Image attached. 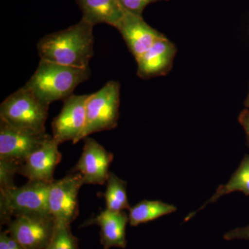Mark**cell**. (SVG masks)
Instances as JSON below:
<instances>
[{
  "mask_svg": "<svg viewBox=\"0 0 249 249\" xmlns=\"http://www.w3.org/2000/svg\"><path fill=\"white\" fill-rule=\"evenodd\" d=\"M93 27L81 19L65 30L45 36L37 45L40 60L77 68H88L93 55Z\"/></svg>",
  "mask_w": 249,
  "mask_h": 249,
  "instance_id": "cell-1",
  "label": "cell"
},
{
  "mask_svg": "<svg viewBox=\"0 0 249 249\" xmlns=\"http://www.w3.org/2000/svg\"><path fill=\"white\" fill-rule=\"evenodd\" d=\"M91 73L89 67L77 68L40 60L25 85L39 99L50 106L73 95L77 86L89 79Z\"/></svg>",
  "mask_w": 249,
  "mask_h": 249,
  "instance_id": "cell-2",
  "label": "cell"
},
{
  "mask_svg": "<svg viewBox=\"0 0 249 249\" xmlns=\"http://www.w3.org/2000/svg\"><path fill=\"white\" fill-rule=\"evenodd\" d=\"M49 107L24 85L1 103L0 119L18 128L46 133Z\"/></svg>",
  "mask_w": 249,
  "mask_h": 249,
  "instance_id": "cell-3",
  "label": "cell"
},
{
  "mask_svg": "<svg viewBox=\"0 0 249 249\" xmlns=\"http://www.w3.org/2000/svg\"><path fill=\"white\" fill-rule=\"evenodd\" d=\"M50 183L29 181L21 187L0 191V221L6 224L22 215H51L48 206Z\"/></svg>",
  "mask_w": 249,
  "mask_h": 249,
  "instance_id": "cell-4",
  "label": "cell"
},
{
  "mask_svg": "<svg viewBox=\"0 0 249 249\" xmlns=\"http://www.w3.org/2000/svg\"><path fill=\"white\" fill-rule=\"evenodd\" d=\"M120 83L107 82L86 102V121L79 142L91 134L116 128L119 119Z\"/></svg>",
  "mask_w": 249,
  "mask_h": 249,
  "instance_id": "cell-5",
  "label": "cell"
},
{
  "mask_svg": "<svg viewBox=\"0 0 249 249\" xmlns=\"http://www.w3.org/2000/svg\"><path fill=\"white\" fill-rule=\"evenodd\" d=\"M83 184V177L76 172L50 183L48 206L55 222L71 225L76 219L78 214V193Z\"/></svg>",
  "mask_w": 249,
  "mask_h": 249,
  "instance_id": "cell-6",
  "label": "cell"
},
{
  "mask_svg": "<svg viewBox=\"0 0 249 249\" xmlns=\"http://www.w3.org/2000/svg\"><path fill=\"white\" fill-rule=\"evenodd\" d=\"M7 232L26 249H45L48 246L55 222L52 215H22L7 224Z\"/></svg>",
  "mask_w": 249,
  "mask_h": 249,
  "instance_id": "cell-7",
  "label": "cell"
},
{
  "mask_svg": "<svg viewBox=\"0 0 249 249\" xmlns=\"http://www.w3.org/2000/svg\"><path fill=\"white\" fill-rule=\"evenodd\" d=\"M89 95H71L64 101L60 114L52 122L53 138L61 144L79 142L86 121V102Z\"/></svg>",
  "mask_w": 249,
  "mask_h": 249,
  "instance_id": "cell-8",
  "label": "cell"
},
{
  "mask_svg": "<svg viewBox=\"0 0 249 249\" xmlns=\"http://www.w3.org/2000/svg\"><path fill=\"white\" fill-rule=\"evenodd\" d=\"M49 137L47 133L18 128L0 119V159H10L23 163Z\"/></svg>",
  "mask_w": 249,
  "mask_h": 249,
  "instance_id": "cell-9",
  "label": "cell"
},
{
  "mask_svg": "<svg viewBox=\"0 0 249 249\" xmlns=\"http://www.w3.org/2000/svg\"><path fill=\"white\" fill-rule=\"evenodd\" d=\"M114 155L93 139L86 137L83 152L73 171L83 177L84 184L103 185L109 176Z\"/></svg>",
  "mask_w": 249,
  "mask_h": 249,
  "instance_id": "cell-10",
  "label": "cell"
},
{
  "mask_svg": "<svg viewBox=\"0 0 249 249\" xmlns=\"http://www.w3.org/2000/svg\"><path fill=\"white\" fill-rule=\"evenodd\" d=\"M59 145L50 136L42 146L24 160L18 174L27 178L29 181L53 182L54 171L62 159Z\"/></svg>",
  "mask_w": 249,
  "mask_h": 249,
  "instance_id": "cell-11",
  "label": "cell"
},
{
  "mask_svg": "<svg viewBox=\"0 0 249 249\" xmlns=\"http://www.w3.org/2000/svg\"><path fill=\"white\" fill-rule=\"evenodd\" d=\"M116 29L122 36L135 59L146 52L156 42L165 37L147 24L142 16L131 14L127 11Z\"/></svg>",
  "mask_w": 249,
  "mask_h": 249,
  "instance_id": "cell-12",
  "label": "cell"
},
{
  "mask_svg": "<svg viewBox=\"0 0 249 249\" xmlns=\"http://www.w3.org/2000/svg\"><path fill=\"white\" fill-rule=\"evenodd\" d=\"M177 52L176 45L166 37L157 41L136 59L137 76L147 80L168 74L173 68Z\"/></svg>",
  "mask_w": 249,
  "mask_h": 249,
  "instance_id": "cell-13",
  "label": "cell"
},
{
  "mask_svg": "<svg viewBox=\"0 0 249 249\" xmlns=\"http://www.w3.org/2000/svg\"><path fill=\"white\" fill-rule=\"evenodd\" d=\"M129 216L124 211H112L106 209L93 219L92 224L101 228V243L103 249L112 247L124 249L127 246L126 227Z\"/></svg>",
  "mask_w": 249,
  "mask_h": 249,
  "instance_id": "cell-14",
  "label": "cell"
},
{
  "mask_svg": "<svg viewBox=\"0 0 249 249\" xmlns=\"http://www.w3.org/2000/svg\"><path fill=\"white\" fill-rule=\"evenodd\" d=\"M83 14L82 19L95 26L107 24L116 28L125 16L120 0H76Z\"/></svg>",
  "mask_w": 249,
  "mask_h": 249,
  "instance_id": "cell-15",
  "label": "cell"
},
{
  "mask_svg": "<svg viewBox=\"0 0 249 249\" xmlns=\"http://www.w3.org/2000/svg\"><path fill=\"white\" fill-rule=\"evenodd\" d=\"M237 191L242 192L245 196H249V155H245L241 161L238 168L232 175L229 181L226 184L221 185L218 187L213 196L197 211L188 214L186 220L191 219L195 214L197 213L198 211L204 209L206 206L211 203L215 202L222 196Z\"/></svg>",
  "mask_w": 249,
  "mask_h": 249,
  "instance_id": "cell-16",
  "label": "cell"
},
{
  "mask_svg": "<svg viewBox=\"0 0 249 249\" xmlns=\"http://www.w3.org/2000/svg\"><path fill=\"white\" fill-rule=\"evenodd\" d=\"M176 211L177 208L173 204L160 201H142L129 210V223L132 227H137Z\"/></svg>",
  "mask_w": 249,
  "mask_h": 249,
  "instance_id": "cell-17",
  "label": "cell"
},
{
  "mask_svg": "<svg viewBox=\"0 0 249 249\" xmlns=\"http://www.w3.org/2000/svg\"><path fill=\"white\" fill-rule=\"evenodd\" d=\"M104 193L106 209L112 211L130 209L127 196V182L109 172Z\"/></svg>",
  "mask_w": 249,
  "mask_h": 249,
  "instance_id": "cell-18",
  "label": "cell"
},
{
  "mask_svg": "<svg viewBox=\"0 0 249 249\" xmlns=\"http://www.w3.org/2000/svg\"><path fill=\"white\" fill-rule=\"evenodd\" d=\"M45 249H80L70 224L55 222L53 235Z\"/></svg>",
  "mask_w": 249,
  "mask_h": 249,
  "instance_id": "cell-19",
  "label": "cell"
},
{
  "mask_svg": "<svg viewBox=\"0 0 249 249\" xmlns=\"http://www.w3.org/2000/svg\"><path fill=\"white\" fill-rule=\"evenodd\" d=\"M22 163L10 159H0V191L15 188L14 180Z\"/></svg>",
  "mask_w": 249,
  "mask_h": 249,
  "instance_id": "cell-20",
  "label": "cell"
},
{
  "mask_svg": "<svg viewBox=\"0 0 249 249\" xmlns=\"http://www.w3.org/2000/svg\"><path fill=\"white\" fill-rule=\"evenodd\" d=\"M168 1L169 0H120L126 11L139 16H142L144 9L149 4L159 1Z\"/></svg>",
  "mask_w": 249,
  "mask_h": 249,
  "instance_id": "cell-21",
  "label": "cell"
},
{
  "mask_svg": "<svg viewBox=\"0 0 249 249\" xmlns=\"http://www.w3.org/2000/svg\"><path fill=\"white\" fill-rule=\"evenodd\" d=\"M0 249H26L9 235L7 231L0 233Z\"/></svg>",
  "mask_w": 249,
  "mask_h": 249,
  "instance_id": "cell-22",
  "label": "cell"
},
{
  "mask_svg": "<svg viewBox=\"0 0 249 249\" xmlns=\"http://www.w3.org/2000/svg\"><path fill=\"white\" fill-rule=\"evenodd\" d=\"M224 240L231 241L235 240H249V225L247 227L237 228L224 234Z\"/></svg>",
  "mask_w": 249,
  "mask_h": 249,
  "instance_id": "cell-23",
  "label": "cell"
},
{
  "mask_svg": "<svg viewBox=\"0 0 249 249\" xmlns=\"http://www.w3.org/2000/svg\"><path fill=\"white\" fill-rule=\"evenodd\" d=\"M238 121L241 125L245 129L246 136H247V145L249 146V109L241 111L238 116Z\"/></svg>",
  "mask_w": 249,
  "mask_h": 249,
  "instance_id": "cell-24",
  "label": "cell"
},
{
  "mask_svg": "<svg viewBox=\"0 0 249 249\" xmlns=\"http://www.w3.org/2000/svg\"><path fill=\"white\" fill-rule=\"evenodd\" d=\"M245 106L246 108H247V109H249V89L248 94H247V98H246V100L245 101Z\"/></svg>",
  "mask_w": 249,
  "mask_h": 249,
  "instance_id": "cell-25",
  "label": "cell"
}]
</instances>
